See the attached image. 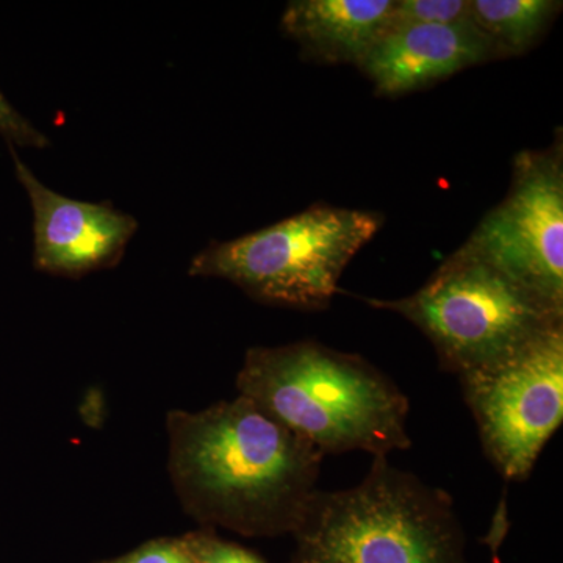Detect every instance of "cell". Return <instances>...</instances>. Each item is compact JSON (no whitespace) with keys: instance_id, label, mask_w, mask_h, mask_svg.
Returning a JSON list of instances; mask_svg holds the SVG:
<instances>
[{"instance_id":"ba28073f","label":"cell","mask_w":563,"mask_h":563,"mask_svg":"<svg viewBox=\"0 0 563 563\" xmlns=\"http://www.w3.org/2000/svg\"><path fill=\"white\" fill-rule=\"evenodd\" d=\"M14 172L33 210V263L51 276L77 277L120 263L139 221L109 202H85L51 190L11 147Z\"/></svg>"},{"instance_id":"6da1fadb","label":"cell","mask_w":563,"mask_h":563,"mask_svg":"<svg viewBox=\"0 0 563 563\" xmlns=\"http://www.w3.org/2000/svg\"><path fill=\"white\" fill-rule=\"evenodd\" d=\"M172 465L203 520L246 533H295L317 495L324 454L244 396L174 413Z\"/></svg>"},{"instance_id":"277c9868","label":"cell","mask_w":563,"mask_h":563,"mask_svg":"<svg viewBox=\"0 0 563 563\" xmlns=\"http://www.w3.org/2000/svg\"><path fill=\"white\" fill-rule=\"evenodd\" d=\"M365 302L417 325L443 368L457 376L495 365L563 325L561 310L463 247L413 295Z\"/></svg>"},{"instance_id":"3957f363","label":"cell","mask_w":563,"mask_h":563,"mask_svg":"<svg viewBox=\"0 0 563 563\" xmlns=\"http://www.w3.org/2000/svg\"><path fill=\"white\" fill-rule=\"evenodd\" d=\"M291 563H466L450 495L374 457L355 487L318 492Z\"/></svg>"},{"instance_id":"7a4b0ae2","label":"cell","mask_w":563,"mask_h":563,"mask_svg":"<svg viewBox=\"0 0 563 563\" xmlns=\"http://www.w3.org/2000/svg\"><path fill=\"white\" fill-rule=\"evenodd\" d=\"M240 396L312 443L322 454L409 450V399L361 355L298 342L252 347L239 374Z\"/></svg>"},{"instance_id":"5bb4252c","label":"cell","mask_w":563,"mask_h":563,"mask_svg":"<svg viewBox=\"0 0 563 563\" xmlns=\"http://www.w3.org/2000/svg\"><path fill=\"white\" fill-rule=\"evenodd\" d=\"M0 135L11 144L35 147V150H44L51 144L49 139L40 129H36L27 118L22 117L20 111L7 101L2 91H0Z\"/></svg>"},{"instance_id":"9a60e30c","label":"cell","mask_w":563,"mask_h":563,"mask_svg":"<svg viewBox=\"0 0 563 563\" xmlns=\"http://www.w3.org/2000/svg\"><path fill=\"white\" fill-rule=\"evenodd\" d=\"M113 563H196L185 542L161 540L144 544Z\"/></svg>"},{"instance_id":"4fadbf2b","label":"cell","mask_w":563,"mask_h":563,"mask_svg":"<svg viewBox=\"0 0 563 563\" xmlns=\"http://www.w3.org/2000/svg\"><path fill=\"white\" fill-rule=\"evenodd\" d=\"M196 563H266L251 551L213 536L196 533L184 540Z\"/></svg>"},{"instance_id":"9c48e42d","label":"cell","mask_w":563,"mask_h":563,"mask_svg":"<svg viewBox=\"0 0 563 563\" xmlns=\"http://www.w3.org/2000/svg\"><path fill=\"white\" fill-rule=\"evenodd\" d=\"M492 60L490 44L470 21L407 24L390 25L357 68L377 96L399 98Z\"/></svg>"},{"instance_id":"5b68a950","label":"cell","mask_w":563,"mask_h":563,"mask_svg":"<svg viewBox=\"0 0 563 563\" xmlns=\"http://www.w3.org/2000/svg\"><path fill=\"white\" fill-rule=\"evenodd\" d=\"M383 224L376 211L314 203L269 228L210 243L188 274L229 280L274 306L325 309L346 266Z\"/></svg>"},{"instance_id":"8fae6325","label":"cell","mask_w":563,"mask_h":563,"mask_svg":"<svg viewBox=\"0 0 563 563\" xmlns=\"http://www.w3.org/2000/svg\"><path fill=\"white\" fill-rule=\"evenodd\" d=\"M561 10L555 0H470V22L499 60L531 51Z\"/></svg>"},{"instance_id":"52a82bcc","label":"cell","mask_w":563,"mask_h":563,"mask_svg":"<svg viewBox=\"0 0 563 563\" xmlns=\"http://www.w3.org/2000/svg\"><path fill=\"white\" fill-rule=\"evenodd\" d=\"M461 247L563 312L561 135L550 150L517 154L509 192Z\"/></svg>"},{"instance_id":"30bf717a","label":"cell","mask_w":563,"mask_h":563,"mask_svg":"<svg viewBox=\"0 0 563 563\" xmlns=\"http://www.w3.org/2000/svg\"><path fill=\"white\" fill-rule=\"evenodd\" d=\"M395 0H292L280 29L303 60L358 66L390 27Z\"/></svg>"},{"instance_id":"8992f818","label":"cell","mask_w":563,"mask_h":563,"mask_svg":"<svg viewBox=\"0 0 563 563\" xmlns=\"http://www.w3.org/2000/svg\"><path fill=\"white\" fill-rule=\"evenodd\" d=\"M459 379L493 465L506 479L528 477L563 420V325Z\"/></svg>"},{"instance_id":"7c38bea8","label":"cell","mask_w":563,"mask_h":563,"mask_svg":"<svg viewBox=\"0 0 563 563\" xmlns=\"http://www.w3.org/2000/svg\"><path fill=\"white\" fill-rule=\"evenodd\" d=\"M468 21L470 0H395L390 25H451Z\"/></svg>"}]
</instances>
